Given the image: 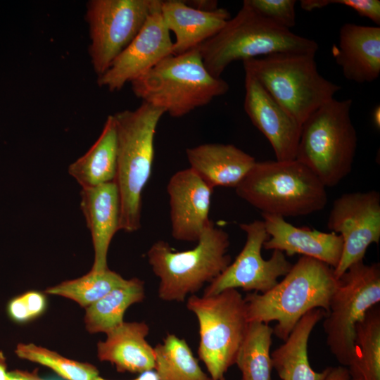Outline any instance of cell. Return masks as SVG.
Instances as JSON below:
<instances>
[{
	"label": "cell",
	"instance_id": "obj_1",
	"mask_svg": "<svg viewBox=\"0 0 380 380\" xmlns=\"http://www.w3.org/2000/svg\"><path fill=\"white\" fill-rule=\"evenodd\" d=\"M338 281L331 267L302 256L270 290L246 295L244 300L248 320L266 324L276 321L273 334L284 341L308 312L315 308L329 312Z\"/></svg>",
	"mask_w": 380,
	"mask_h": 380
},
{
	"label": "cell",
	"instance_id": "obj_2",
	"mask_svg": "<svg viewBox=\"0 0 380 380\" xmlns=\"http://www.w3.org/2000/svg\"><path fill=\"white\" fill-rule=\"evenodd\" d=\"M165 111L145 102L134 110L113 115L117 132L119 230L134 232L141 227L142 192L150 179L154 158V138Z\"/></svg>",
	"mask_w": 380,
	"mask_h": 380
},
{
	"label": "cell",
	"instance_id": "obj_3",
	"mask_svg": "<svg viewBox=\"0 0 380 380\" xmlns=\"http://www.w3.org/2000/svg\"><path fill=\"white\" fill-rule=\"evenodd\" d=\"M317 43L298 35L255 11L246 0L236 15L198 46L208 71L215 77L236 61L276 53H316Z\"/></svg>",
	"mask_w": 380,
	"mask_h": 380
},
{
	"label": "cell",
	"instance_id": "obj_4",
	"mask_svg": "<svg viewBox=\"0 0 380 380\" xmlns=\"http://www.w3.org/2000/svg\"><path fill=\"white\" fill-rule=\"evenodd\" d=\"M142 102L180 118L225 94L229 86L213 76L204 65L198 47L169 56L131 82Z\"/></svg>",
	"mask_w": 380,
	"mask_h": 380
},
{
	"label": "cell",
	"instance_id": "obj_5",
	"mask_svg": "<svg viewBox=\"0 0 380 380\" xmlns=\"http://www.w3.org/2000/svg\"><path fill=\"white\" fill-rule=\"evenodd\" d=\"M235 189L262 213L284 218L319 211L328 200L326 186L296 160L256 161Z\"/></svg>",
	"mask_w": 380,
	"mask_h": 380
},
{
	"label": "cell",
	"instance_id": "obj_6",
	"mask_svg": "<svg viewBox=\"0 0 380 380\" xmlns=\"http://www.w3.org/2000/svg\"><path fill=\"white\" fill-rule=\"evenodd\" d=\"M230 241L227 232L210 221L197 245L177 251L163 241H156L147 253L154 274L160 279L159 298L165 301L182 302L189 294L198 291L217 277L232 262L228 254Z\"/></svg>",
	"mask_w": 380,
	"mask_h": 380
},
{
	"label": "cell",
	"instance_id": "obj_7",
	"mask_svg": "<svg viewBox=\"0 0 380 380\" xmlns=\"http://www.w3.org/2000/svg\"><path fill=\"white\" fill-rule=\"evenodd\" d=\"M315 53H276L242 61L248 71L301 126L341 87L322 76Z\"/></svg>",
	"mask_w": 380,
	"mask_h": 380
},
{
	"label": "cell",
	"instance_id": "obj_8",
	"mask_svg": "<svg viewBox=\"0 0 380 380\" xmlns=\"http://www.w3.org/2000/svg\"><path fill=\"white\" fill-rule=\"evenodd\" d=\"M352 99L334 98L302 125L296 159L326 186L337 185L351 171L357 133L350 118Z\"/></svg>",
	"mask_w": 380,
	"mask_h": 380
},
{
	"label": "cell",
	"instance_id": "obj_9",
	"mask_svg": "<svg viewBox=\"0 0 380 380\" xmlns=\"http://www.w3.org/2000/svg\"><path fill=\"white\" fill-rule=\"evenodd\" d=\"M186 307L198 319L200 360L211 380H224L249 324L244 298L236 289H226L213 296L191 295Z\"/></svg>",
	"mask_w": 380,
	"mask_h": 380
},
{
	"label": "cell",
	"instance_id": "obj_10",
	"mask_svg": "<svg viewBox=\"0 0 380 380\" xmlns=\"http://www.w3.org/2000/svg\"><path fill=\"white\" fill-rule=\"evenodd\" d=\"M338 280L323 327L331 353L342 366L349 367L355 356L356 326L380 301V265L359 261Z\"/></svg>",
	"mask_w": 380,
	"mask_h": 380
},
{
	"label": "cell",
	"instance_id": "obj_11",
	"mask_svg": "<svg viewBox=\"0 0 380 380\" xmlns=\"http://www.w3.org/2000/svg\"><path fill=\"white\" fill-rule=\"evenodd\" d=\"M161 0H91L87 6L89 56L94 71L103 75L139 32Z\"/></svg>",
	"mask_w": 380,
	"mask_h": 380
},
{
	"label": "cell",
	"instance_id": "obj_12",
	"mask_svg": "<svg viewBox=\"0 0 380 380\" xmlns=\"http://www.w3.org/2000/svg\"><path fill=\"white\" fill-rule=\"evenodd\" d=\"M239 227L246 236L242 250L234 261L205 287L203 296H213L226 289L238 288L264 293L291 270L293 265L281 251L274 250L268 260L262 258L261 250L269 238L262 220L241 223Z\"/></svg>",
	"mask_w": 380,
	"mask_h": 380
},
{
	"label": "cell",
	"instance_id": "obj_13",
	"mask_svg": "<svg viewBox=\"0 0 380 380\" xmlns=\"http://www.w3.org/2000/svg\"><path fill=\"white\" fill-rule=\"evenodd\" d=\"M327 227L342 237L337 279L353 264L363 260L368 247L380 241V194L375 190L343 194L333 203Z\"/></svg>",
	"mask_w": 380,
	"mask_h": 380
},
{
	"label": "cell",
	"instance_id": "obj_14",
	"mask_svg": "<svg viewBox=\"0 0 380 380\" xmlns=\"http://www.w3.org/2000/svg\"><path fill=\"white\" fill-rule=\"evenodd\" d=\"M172 45L160 6L149 15L139 32L109 68L98 77V84L110 91L121 89L126 83L134 80L163 59L172 55Z\"/></svg>",
	"mask_w": 380,
	"mask_h": 380
},
{
	"label": "cell",
	"instance_id": "obj_15",
	"mask_svg": "<svg viewBox=\"0 0 380 380\" xmlns=\"http://www.w3.org/2000/svg\"><path fill=\"white\" fill-rule=\"evenodd\" d=\"M243 108L253 125L269 141L276 160H295L302 126L248 71Z\"/></svg>",
	"mask_w": 380,
	"mask_h": 380
},
{
	"label": "cell",
	"instance_id": "obj_16",
	"mask_svg": "<svg viewBox=\"0 0 380 380\" xmlns=\"http://www.w3.org/2000/svg\"><path fill=\"white\" fill-rule=\"evenodd\" d=\"M213 188L191 168L175 172L167 185L170 198L172 236L182 241L197 242L209 219Z\"/></svg>",
	"mask_w": 380,
	"mask_h": 380
},
{
	"label": "cell",
	"instance_id": "obj_17",
	"mask_svg": "<svg viewBox=\"0 0 380 380\" xmlns=\"http://www.w3.org/2000/svg\"><path fill=\"white\" fill-rule=\"evenodd\" d=\"M262 216L269 235L262 247L265 250H279L287 255L301 254L323 262L333 269L338 265L343 245L341 235L297 227L277 215L262 213Z\"/></svg>",
	"mask_w": 380,
	"mask_h": 380
},
{
	"label": "cell",
	"instance_id": "obj_18",
	"mask_svg": "<svg viewBox=\"0 0 380 380\" xmlns=\"http://www.w3.org/2000/svg\"><path fill=\"white\" fill-rule=\"evenodd\" d=\"M80 208L90 231L94 252L91 270H107L111 240L119 230L120 203L115 182L82 188Z\"/></svg>",
	"mask_w": 380,
	"mask_h": 380
},
{
	"label": "cell",
	"instance_id": "obj_19",
	"mask_svg": "<svg viewBox=\"0 0 380 380\" xmlns=\"http://www.w3.org/2000/svg\"><path fill=\"white\" fill-rule=\"evenodd\" d=\"M332 56L348 80L372 82L380 75V27L346 23L339 31V42Z\"/></svg>",
	"mask_w": 380,
	"mask_h": 380
},
{
	"label": "cell",
	"instance_id": "obj_20",
	"mask_svg": "<svg viewBox=\"0 0 380 380\" xmlns=\"http://www.w3.org/2000/svg\"><path fill=\"white\" fill-rule=\"evenodd\" d=\"M160 14L167 29L175 35L172 45V55L175 56L198 48L218 33L231 18L225 8L203 11L180 0L162 1Z\"/></svg>",
	"mask_w": 380,
	"mask_h": 380
},
{
	"label": "cell",
	"instance_id": "obj_21",
	"mask_svg": "<svg viewBox=\"0 0 380 380\" xmlns=\"http://www.w3.org/2000/svg\"><path fill=\"white\" fill-rule=\"evenodd\" d=\"M191 168L212 188H236L253 167L254 157L229 144L208 143L189 148Z\"/></svg>",
	"mask_w": 380,
	"mask_h": 380
},
{
	"label": "cell",
	"instance_id": "obj_22",
	"mask_svg": "<svg viewBox=\"0 0 380 380\" xmlns=\"http://www.w3.org/2000/svg\"><path fill=\"white\" fill-rule=\"evenodd\" d=\"M148 332L144 322H123L98 343V358L110 362L119 372L140 374L154 369V348L146 339Z\"/></svg>",
	"mask_w": 380,
	"mask_h": 380
},
{
	"label": "cell",
	"instance_id": "obj_23",
	"mask_svg": "<svg viewBox=\"0 0 380 380\" xmlns=\"http://www.w3.org/2000/svg\"><path fill=\"white\" fill-rule=\"evenodd\" d=\"M327 312L315 308L305 314L293 327L284 343L271 355L272 367L281 380H324L328 367L321 372L313 370L308 355L310 335Z\"/></svg>",
	"mask_w": 380,
	"mask_h": 380
},
{
	"label": "cell",
	"instance_id": "obj_24",
	"mask_svg": "<svg viewBox=\"0 0 380 380\" xmlns=\"http://www.w3.org/2000/svg\"><path fill=\"white\" fill-rule=\"evenodd\" d=\"M117 132L113 115L107 117L101 134L81 157L68 167L81 188L113 182L117 170Z\"/></svg>",
	"mask_w": 380,
	"mask_h": 380
},
{
	"label": "cell",
	"instance_id": "obj_25",
	"mask_svg": "<svg viewBox=\"0 0 380 380\" xmlns=\"http://www.w3.org/2000/svg\"><path fill=\"white\" fill-rule=\"evenodd\" d=\"M144 298V281L138 278L127 279L124 285L86 308L87 330L91 334L108 333L124 322V314L130 305L143 301Z\"/></svg>",
	"mask_w": 380,
	"mask_h": 380
},
{
	"label": "cell",
	"instance_id": "obj_26",
	"mask_svg": "<svg viewBox=\"0 0 380 380\" xmlns=\"http://www.w3.org/2000/svg\"><path fill=\"white\" fill-rule=\"evenodd\" d=\"M350 380H380V308L374 305L356 326Z\"/></svg>",
	"mask_w": 380,
	"mask_h": 380
},
{
	"label": "cell",
	"instance_id": "obj_27",
	"mask_svg": "<svg viewBox=\"0 0 380 380\" xmlns=\"http://www.w3.org/2000/svg\"><path fill=\"white\" fill-rule=\"evenodd\" d=\"M272 334L273 328L268 324L249 322L234 362L241 372V380H271Z\"/></svg>",
	"mask_w": 380,
	"mask_h": 380
},
{
	"label": "cell",
	"instance_id": "obj_28",
	"mask_svg": "<svg viewBox=\"0 0 380 380\" xmlns=\"http://www.w3.org/2000/svg\"><path fill=\"white\" fill-rule=\"evenodd\" d=\"M155 367L160 380H211L201 368L184 339L169 334L154 348Z\"/></svg>",
	"mask_w": 380,
	"mask_h": 380
},
{
	"label": "cell",
	"instance_id": "obj_29",
	"mask_svg": "<svg viewBox=\"0 0 380 380\" xmlns=\"http://www.w3.org/2000/svg\"><path fill=\"white\" fill-rule=\"evenodd\" d=\"M127 281L108 268L103 271L91 270L81 277L49 287L45 292L71 299L80 306L87 308Z\"/></svg>",
	"mask_w": 380,
	"mask_h": 380
},
{
	"label": "cell",
	"instance_id": "obj_30",
	"mask_svg": "<svg viewBox=\"0 0 380 380\" xmlns=\"http://www.w3.org/2000/svg\"><path fill=\"white\" fill-rule=\"evenodd\" d=\"M15 353L19 358L50 368L65 380H93L99 376V370L91 364L65 357L34 343H18Z\"/></svg>",
	"mask_w": 380,
	"mask_h": 380
},
{
	"label": "cell",
	"instance_id": "obj_31",
	"mask_svg": "<svg viewBox=\"0 0 380 380\" xmlns=\"http://www.w3.org/2000/svg\"><path fill=\"white\" fill-rule=\"evenodd\" d=\"M255 11L277 25L291 30L296 25L295 0H246Z\"/></svg>",
	"mask_w": 380,
	"mask_h": 380
},
{
	"label": "cell",
	"instance_id": "obj_32",
	"mask_svg": "<svg viewBox=\"0 0 380 380\" xmlns=\"http://www.w3.org/2000/svg\"><path fill=\"white\" fill-rule=\"evenodd\" d=\"M341 4L355 11L359 15L365 17L380 25V1L379 0H302V9L311 11L322 8L330 4Z\"/></svg>",
	"mask_w": 380,
	"mask_h": 380
},
{
	"label": "cell",
	"instance_id": "obj_33",
	"mask_svg": "<svg viewBox=\"0 0 380 380\" xmlns=\"http://www.w3.org/2000/svg\"><path fill=\"white\" fill-rule=\"evenodd\" d=\"M31 319L40 315L45 310V296L38 291H28L22 295Z\"/></svg>",
	"mask_w": 380,
	"mask_h": 380
},
{
	"label": "cell",
	"instance_id": "obj_34",
	"mask_svg": "<svg viewBox=\"0 0 380 380\" xmlns=\"http://www.w3.org/2000/svg\"><path fill=\"white\" fill-rule=\"evenodd\" d=\"M8 312L11 319L18 322H25L31 319L22 295L10 301Z\"/></svg>",
	"mask_w": 380,
	"mask_h": 380
},
{
	"label": "cell",
	"instance_id": "obj_35",
	"mask_svg": "<svg viewBox=\"0 0 380 380\" xmlns=\"http://www.w3.org/2000/svg\"><path fill=\"white\" fill-rule=\"evenodd\" d=\"M6 380H48L40 377L37 371L13 370L8 372Z\"/></svg>",
	"mask_w": 380,
	"mask_h": 380
},
{
	"label": "cell",
	"instance_id": "obj_36",
	"mask_svg": "<svg viewBox=\"0 0 380 380\" xmlns=\"http://www.w3.org/2000/svg\"><path fill=\"white\" fill-rule=\"evenodd\" d=\"M350 376L347 367L343 366L329 367L324 380H350Z\"/></svg>",
	"mask_w": 380,
	"mask_h": 380
},
{
	"label": "cell",
	"instance_id": "obj_37",
	"mask_svg": "<svg viewBox=\"0 0 380 380\" xmlns=\"http://www.w3.org/2000/svg\"><path fill=\"white\" fill-rule=\"evenodd\" d=\"M185 3L191 7L203 11H213L218 8V3L214 0H193Z\"/></svg>",
	"mask_w": 380,
	"mask_h": 380
},
{
	"label": "cell",
	"instance_id": "obj_38",
	"mask_svg": "<svg viewBox=\"0 0 380 380\" xmlns=\"http://www.w3.org/2000/svg\"><path fill=\"white\" fill-rule=\"evenodd\" d=\"M134 380H160L154 369L146 370L139 374Z\"/></svg>",
	"mask_w": 380,
	"mask_h": 380
},
{
	"label": "cell",
	"instance_id": "obj_39",
	"mask_svg": "<svg viewBox=\"0 0 380 380\" xmlns=\"http://www.w3.org/2000/svg\"><path fill=\"white\" fill-rule=\"evenodd\" d=\"M6 357L2 351H0V380H6L8 374Z\"/></svg>",
	"mask_w": 380,
	"mask_h": 380
},
{
	"label": "cell",
	"instance_id": "obj_40",
	"mask_svg": "<svg viewBox=\"0 0 380 380\" xmlns=\"http://www.w3.org/2000/svg\"><path fill=\"white\" fill-rule=\"evenodd\" d=\"M372 120L375 127L378 129L380 127V107L376 106L372 112Z\"/></svg>",
	"mask_w": 380,
	"mask_h": 380
},
{
	"label": "cell",
	"instance_id": "obj_41",
	"mask_svg": "<svg viewBox=\"0 0 380 380\" xmlns=\"http://www.w3.org/2000/svg\"><path fill=\"white\" fill-rule=\"evenodd\" d=\"M93 380H108V379H103L99 376H96L94 379ZM132 380H134V379H132Z\"/></svg>",
	"mask_w": 380,
	"mask_h": 380
}]
</instances>
